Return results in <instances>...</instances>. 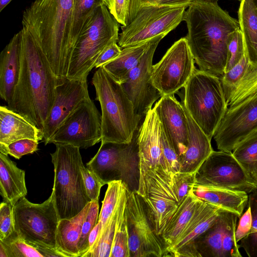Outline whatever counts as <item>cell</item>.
I'll return each mask as SVG.
<instances>
[{"instance_id": "cell-1", "label": "cell", "mask_w": 257, "mask_h": 257, "mask_svg": "<svg viewBox=\"0 0 257 257\" xmlns=\"http://www.w3.org/2000/svg\"><path fill=\"white\" fill-rule=\"evenodd\" d=\"M183 21L188 30L185 37L199 69L220 78L226 63L228 40L240 28L238 21L217 2L203 1L190 4Z\"/></svg>"}, {"instance_id": "cell-2", "label": "cell", "mask_w": 257, "mask_h": 257, "mask_svg": "<svg viewBox=\"0 0 257 257\" xmlns=\"http://www.w3.org/2000/svg\"><path fill=\"white\" fill-rule=\"evenodd\" d=\"M75 1L34 0L23 14V27L46 57L58 85L67 78L73 49L71 27Z\"/></svg>"}, {"instance_id": "cell-3", "label": "cell", "mask_w": 257, "mask_h": 257, "mask_svg": "<svg viewBox=\"0 0 257 257\" xmlns=\"http://www.w3.org/2000/svg\"><path fill=\"white\" fill-rule=\"evenodd\" d=\"M21 33V70L8 107L29 119L42 132L58 85L46 57L29 32Z\"/></svg>"}, {"instance_id": "cell-4", "label": "cell", "mask_w": 257, "mask_h": 257, "mask_svg": "<svg viewBox=\"0 0 257 257\" xmlns=\"http://www.w3.org/2000/svg\"><path fill=\"white\" fill-rule=\"evenodd\" d=\"M92 83L101 109V143L129 144L141 121L121 84L103 68L95 72Z\"/></svg>"}, {"instance_id": "cell-5", "label": "cell", "mask_w": 257, "mask_h": 257, "mask_svg": "<svg viewBox=\"0 0 257 257\" xmlns=\"http://www.w3.org/2000/svg\"><path fill=\"white\" fill-rule=\"evenodd\" d=\"M50 154L54 167L51 195L59 220L77 215L90 202L82 175L80 148L70 145L55 144Z\"/></svg>"}, {"instance_id": "cell-6", "label": "cell", "mask_w": 257, "mask_h": 257, "mask_svg": "<svg viewBox=\"0 0 257 257\" xmlns=\"http://www.w3.org/2000/svg\"><path fill=\"white\" fill-rule=\"evenodd\" d=\"M119 24L104 5L88 21L72 51L67 78L87 79L98 58L110 44L117 43Z\"/></svg>"}, {"instance_id": "cell-7", "label": "cell", "mask_w": 257, "mask_h": 257, "mask_svg": "<svg viewBox=\"0 0 257 257\" xmlns=\"http://www.w3.org/2000/svg\"><path fill=\"white\" fill-rule=\"evenodd\" d=\"M184 88L185 108L211 140L228 108L220 77L196 69Z\"/></svg>"}, {"instance_id": "cell-8", "label": "cell", "mask_w": 257, "mask_h": 257, "mask_svg": "<svg viewBox=\"0 0 257 257\" xmlns=\"http://www.w3.org/2000/svg\"><path fill=\"white\" fill-rule=\"evenodd\" d=\"M138 133V130L129 144L101 143L95 155L86 163L104 185L121 180L130 191L138 192L140 179Z\"/></svg>"}, {"instance_id": "cell-9", "label": "cell", "mask_w": 257, "mask_h": 257, "mask_svg": "<svg viewBox=\"0 0 257 257\" xmlns=\"http://www.w3.org/2000/svg\"><path fill=\"white\" fill-rule=\"evenodd\" d=\"M13 212L15 228L21 238L33 246L56 250L59 219L51 194L41 204L32 203L24 197L14 206Z\"/></svg>"}, {"instance_id": "cell-10", "label": "cell", "mask_w": 257, "mask_h": 257, "mask_svg": "<svg viewBox=\"0 0 257 257\" xmlns=\"http://www.w3.org/2000/svg\"><path fill=\"white\" fill-rule=\"evenodd\" d=\"M188 6L141 5L132 20L121 27L118 44L121 48L167 35L183 21Z\"/></svg>"}, {"instance_id": "cell-11", "label": "cell", "mask_w": 257, "mask_h": 257, "mask_svg": "<svg viewBox=\"0 0 257 257\" xmlns=\"http://www.w3.org/2000/svg\"><path fill=\"white\" fill-rule=\"evenodd\" d=\"M138 193L145 203L152 224L161 237L180 204L172 176L161 166L149 169L140 177Z\"/></svg>"}, {"instance_id": "cell-12", "label": "cell", "mask_w": 257, "mask_h": 257, "mask_svg": "<svg viewBox=\"0 0 257 257\" xmlns=\"http://www.w3.org/2000/svg\"><path fill=\"white\" fill-rule=\"evenodd\" d=\"M125 215L131 257L166 256V246L152 224L137 191L128 189Z\"/></svg>"}, {"instance_id": "cell-13", "label": "cell", "mask_w": 257, "mask_h": 257, "mask_svg": "<svg viewBox=\"0 0 257 257\" xmlns=\"http://www.w3.org/2000/svg\"><path fill=\"white\" fill-rule=\"evenodd\" d=\"M195 61L185 37L176 41L162 59L153 65L151 79L162 96L174 95L185 85L195 69Z\"/></svg>"}, {"instance_id": "cell-14", "label": "cell", "mask_w": 257, "mask_h": 257, "mask_svg": "<svg viewBox=\"0 0 257 257\" xmlns=\"http://www.w3.org/2000/svg\"><path fill=\"white\" fill-rule=\"evenodd\" d=\"M195 185L250 193L257 190L232 152L213 151L196 172Z\"/></svg>"}, {"instance_id": "cell-15", "label": "cell", "mask_w": 257, "mask_h": 257, "mask_svg": "<svg viewBox=\"0 0 257 257\" xmlns=\"http://www.w3.org/2000/svg\"><path fill=\"white\" fill-rule=\"evenodd\" d=\"M101 141V114L90 98L63 122L45 145L53 143L87 149Z\"/></svg>"}, {"instance_id": "cell-16", "label": "cell", "mask_w": 257, "mask_h": 257, "mask_svg": "<svg viewBox=\"0 0 257 257\" xmlns=\"http://www.w3.org/2000/svg\"><path fill=\"white\" fill-rule=\"evenodd\" d=\"M166 35L161 34L155 38L139 64L121 83L133 103L135 114L140 120L145 117L154 103L162 97L159 91L153 84L151 73L155 52L161 40Z\"/></svg>"}, {"instance_id": "cell-17", "label": "cell", "mask_w": 257, "mask_h": 257, "mask_svg": "<svg viewBox=\"0 0 257 257\" xmlns=\"http://www.w3.org/2000/svg\"><path fill=\"white\" fill-rule=\"evenodd\" d=\"M257 131V95L228 107L213 138L217 149L232 152L243 140Z\"/></svg>"}, {"instance_id": "cell-18", "label": "cell", "mask_w": 257, "mask_h": 257, "mask_svg": "<svg viewBox=\"0 0 257 257\" xmlns=\"http://www.w3.org/2000/svg\"><path fill=\"white\" fill-rule=\"evenodd\" d=\"M89 98L87 79L66 78L56 87L54 103L44 124L45 145L77 107Z\"/></svg>"}, {"instance_id": "cell-19", "label": "cell", "mask_w": 257, "mask_h": 257, "mask_svg": "<svg viewBox=\"0 0 257 257\" xmlns=\"http://www.w3.org/2000/svg\"><path fill=\"white\" fill-rule=\"evenodd\" d=\"M153 108L163 130L181 160L189 140L188 119L183 103L178 101L174 95L162 96Z\"/></svg>"}, {"instance_id": "cell-20", "label": "cell", "mask_w": 257, "mask_h": 257, "mask_svg": "<svg viewBox=\"0 0 257 257\" xmlns=\"http://www.w3.org/2000/svg\"><path fill=\"white\" fill-rule=\"evenodd\" d=\"M161 133L159 117L154 108H151L138 129L140 177L148 169L158 166L167 171L162 152Z\"/></svg>"}, {"instance_id": "cell-21", "label": "cell", "mask_w": 257, "mask_h": 257, "mask_svg": "<svg viewBox=\"0 0 257 257\" xmlns=\"http://www.w3.org/2000/svg\"><path fill=\"white\" fill-rule=\"evenodd\" d=\"M221 209L202 200L181 235L168 250L167 256L199 257L193 243L215 222Z\"/></svg>"}, {"instance_id": "cell-22", "label": "cell", "mask_w": 257, "mask_h": 257, "mask_svg": "<svg viewBox=\"0 0 257 257\" xmlns=\"http://www.w3.org/2000/svg\"><path fill=\"white\" fill-rule=\"evenodd\" d=\"M21 70V33L15 34L0 55V96L9 104L13 96Z\"/></svg>"}, {"instance_id": "cell-23", "label": "cell", "mask_w": 257, "mask_h": 257, "mask_svg": "<svg viewBox=\"0 0 257 257\" xmlns=\"http://www.w3.org/2000/svg\"><path fill=\"white\" fill-rule=\"evenodd\" d=\"M25 139L39 142L43 139V132L22 114L8 106H1L0 145Z\"/></svg>"}, {"instance_id": "cell-24", "label": "cell", "mask_w": 257, "mask_h": 257, "mask_svg": "<svg viewBox=\"0 0 257 257\" xmlns=\"http://www.w3.org/2000/svg\"><path fill=\"white\" fill-rule=\"evenodd\" d=\"M186 112L188 122L189 140L186 151L181 160L180 172L193 173L196 172L213 150L211 140L186 110Z\"/></svg>"}, {"instance_id": "cell-25", "label": "cell", "mask_w": 257, "mask_h": 257, "mask_svg": "<svg viewBox=\"0 0 257 257\" xmlns=\"http://www.w3.org/2000/svg\"><path fill=\"white\" fill-rule=\"evenodd\" d=\"M25 176V171L19 168L7 155L0 153V193L4 201L14 206L26 196Z\"/></svg>"}, {"instance_id": "cell-26", "label": "cell", "mask_w": 257, "mask_h": 257, "mask_svg": "<svg viewBox=\"0 0 257 257\" xmlns=\"http://www.w3.org/2000/svg\"><path fill=\"white\" fill-rule=\"evenodd\" d=\"M90 202L77 215L59 220L56 237L57 251L63 257H79L78 243L83 222L89 210Z\"/></svg>"}, {"instance_id": "cell-27", "label": "cell", "mask_w": 257, "mask_h": 257, "mask_svg": "<svg viewBox=\"0 0 257 257\" xmlns=\"http://www.w3.org/2000/svg\"><path fill=\"white\" fill-rule=\"evenodd\" d=\"M192 192L199 199L234 212L239 218L248 202V193L242 191L194 185Z\"/></svg>"}, {"instance_id": "cell-28", "label": "cell", "mask_w": 257, "mask_h": 257, "mask_svg": "<svg viewBox=\"0 0 257 257\" xmlns=\"http://www.w3.org/2000/svg\"><path fill=\"white\" fill-rule=\"evenodd\" d=\"M232 213L221 209L215 222L194 241L199 257H223V238Z\"/></svg>"}, {"instance_id": "cell-29", "label": "cell", "mask_w": 257, "mask_h": 257, "mask_svg": "<svg viewBox=\"0 0 257 257\" xmlns=\"http://www.w3.org/2000/svg\"><path fill=\"white\" fill-rule=\"evenodd\" d=\"M201 201L192 190L179 204L177 211L161 234L166 246V256L168 250L185 229Z\"/></svg>"}, {"instance_id": "cell-30", "label": "cell", "mask_w": 257, "mask_h": 257, "mask_svg": "<svg viewBox=\"0 0 257 257\" xmlns=\"http://www.w3.org/2000/svg\"><path fill=\"white\" fill-rule=\"evenodd\" d=\"M248 65L257 66V7L253 0H241L238 11Z\"/></svg>"}, {"instance_id": "cell-31", "label": "cell", "mask_w": 257, "mask_h": 257, "mask_svg": "<svg viewBox=\"0 0 257 257\" xmlns=\"http://www.w3.org/2000/svg\"><path fill=\"white\" fill-rule=\"evenodd\" d=\"M155 37L122 48L121 53L115 59L102 67L115 81L122 83L129 73L139 64Z\"/></svg>"}, {"instance_id": "cell-32", "label": "cell", "mask_w": 257, "mask_h": 257, "mask_svg": "<svg viewBox=\"0 0 257 257\" xmlns=\"http://www.w3.org/2000/svg\"><path fill=\"white\" fill-rule=\"evenodd\" d=\"M128 188L123 182L117 206L115 233L110 257H131L125 215V205Z\"/></svg>"}, {"instance_id": "cell-33", "label": "cell", "mask_w": 257, "mask_h": 257, "mask_svg": "<svg viewBox=\"0 0 257 257\" xmlns=\"http://www.w3.org/2000/svg\"><path fill=\"white\" fill-rule=\"evenodd\" d=\"M232 153L251 182L257 187V131L240 142Z\"/></svg>"}, {"instance_id": "cell-34", "label": "cell", "mask_w": 257, "mask_h": 257, "mask_svg": "<svg viewBox=\"0 0 257 257\" xmlns=\"http://www.w3.org/2000/svg\"><path fill=\"white\" fill-rule=\"evenodd\" d=\"M257 95V66L248 67L239 82L226 98L228 107H231Z\"/></svg>"}, {"instance_id": "cell-35", "label": "cell", "mask_w": 257, "mask_h": 257, "mask_svg": "<svg viewBox=\"0 0 257 257\" xmlns=\"http://www.w3.org/2000/svg\"><path fill=\"white\" fill-rule=\"evenodd\" d=\"M103 4V0H75L71 27L73 48L88 21Z\"/></svg>"}, {"instance_id": "cell-36", "label": "cell", "mask_w": 257, "mask_h": 257, "mask_svg": "<svg viewBox=\"0 0 257 257\" xmlns=\"http://www.w3.org/2000/svg\"><path fill=\"white\" fill-rule=\"evenodd\" d=\"M122 185L123 182L121 180L113 181L107 184V190L102 202V207L98 217V221L102 224L101 231L105 227L117 207Z\"/></svg>"}, {"instance_id": "cell-37", "label": "cell", "mask_w": 257, "mask_h": 257, "mask_svg": "<svg viewBox=\"0 0 257 257\" xmlns=\"http://www.w3.org/2000/svg\"><path fill=\"white\" fill-rule=\"evenodd\" d=\"M118 206V205H117ZM117 207L104 229L95 245L84 257H110L117 219Z\"/></svg>"}, {"instance_id": "cell-38", "label": "cell", "mask_w": 257, "mask_h": 257, "mask_svg": "<svg viewBox=\"0 0 257 257\" xmlns=\"http://www.w3.org/2000/svg\"><path fill=\"white\" fill-rule=\"evenodd\" d=\"M8 257H43L34 246L21 238L16 230L4 239H0Z\"/></svg>"}, {"instance_id": "cell-39", "label": "cell", "mask_w": 257, "mask_h": 257, "mask_svg": "<svg viewBox=\"0 0 257 257\" xmlns=\"http://www.w3.org/2000/svg\"><path fill=\"white\" fill-rule=\"evenodd\" d=\"M251 213V227L248 234L241 239L238 247L249 257H257V190L249 193L248 202Z\"/></svg>"}, {"instance_id": "cell-40", "label": "cell", "mask_w": 257, "mask_h": 257, "mask_svg": "<svg viewBox=\"0 0 257 257\" xmlns=\"http://www.w3.org/2000/svg\"><path fill=\"white\" fill-rule=\"evenodd\" d=\"M98 201H91L89 210L83 222L78 243L80 256H83L89 250L88 236L92 229L98 222Z\"/></svg>"}, {"instance_id": "cell-41", "label": "cell", "mask_w": 257, "mask_h": 257, "mask_svg": "<svg viewBox=\"0 0 257 257\" xmlns=\"http://www.w3.org/2000/svg\"><path fill=\"white\" fill-rule=\"evenodd\" d=\"M227 60L224 72L237 64L244 55L246 49L240 28L232 32L227 44Z\"/></svg>"}, {"instance_id": "cell-42", "label": "cell", "mask_w": 257, "mask_h": 257, "mask_svg": "<svg viewBox=\"0 0 257 257\" xmlns=\"http://www.w3.org/2000/svg\"><path fill=\"white\" fill-rule=\"evenodd\" d=\"M248 65V58L245 51L240 60L232 68L224 72L220 78L226 98L243 77Z\"/></svg>"}, {"instance_id": "cell-43", "label": "cell", "mask_w": 257, "mask_h": 257, "mask_svg": "<svg viewBox=\"0 0 257 257\" xmlns=\"http://www.w3.org/2000/svg\"><path fill=\"white\" fill-rule=\"evenodd\" d=\"M240 218L232 212L227 223L222 241L223 257H241L238 244L235 240V233L237 219Z\"/></svg>"}, {"instance_id": "cell-44", "label": "cell", "mask_w": 257, "mask_h": 257, "mask_svg": "<svg viewBox=\"0 0 257 257\" xmlns=\"http://www.w3.org/2000/svg\"><path fill=\"white\" fill-rule=\"evenodd\" d=\"M38 143L39 142L31 139H22L7 146L0 145V153L19 159L23 155L37 151Z\"/></svg>"}, {"instance_id": "cell-45", "label": "cell", "mask_w": 257, "mask_h": 257, "mask_svg": "<svg viewBox=\"0 0 257 257\" xmlns=\"http://www.w3.org/2000/svg\"><path fill=\"white\" fill-rule=\"evenodd\" d=\"M161 142L162 152L166 163L167 171L173 176L175 173L180 172L181 160L174 147L168 139L162 128Z\"/></svg>"}, {"instance_id": "cell-46", "label": "cell", "mask_w": 257, "mask_h": 257, "mask_svg": "<svg viewBox=\"0 0 257 257\" xmlns=\"http://www.w3.org/2000/svg\"><path fill=\"white\" fill-rule=\"evenodd\" d=\"M196 172H179L172 176L173 186L179 202L192 190L195 183Z\"/></svg>"}, {"instance_id": "cell-47", "label": "cell", "mask_w": 257, "mask_h": 257, "mask_svg": "<svg viewBox=\"0 0 257 257\" xmlns=\"http://www.w3.org/2000/svg\"><path fill=\"white\" fill-rule=\"evenodd\" d=\"M130 0H103V4L116 21L126 26L129 21Z\"/></svg>"}, {"instance_id": "cell-48", "label": "cell", "mask_w": 257, "mask_h": 257, "mask_svg": "<svg viewBox=\"0 0 257 257\" xmlns=\"http://www.w3.org/2000/svg\"><path fill=\"white\" fill-rule=\"evenodd\" d=\"M80 170L87 192L91 201H98L100 189L104 185L96 176L88 168H86L82 162Z\"/></svg>"}, {"instance_id": "cell-49", "label": "cell", "mask_w": 257, "mask_h": 257, "mask_svg": "<svg viewBox=\"0 0 257 257\" xmlns=\"http://www.w3.org/2000/svg\"><path fill=\"white\" fill-rule=\"evenodd\" d=\"M13 207L5 201L0 205V239H4L15 230Z\"/></svg>"}, {"instance_id": "cell-50", "label": "cell", "mask_w": 257, "mask_h": 257, "mask_svg": "<svg viewBox=\"0 0 257 257\" xmlns=\"http://www.w3.org/2000/svg\"><path fill=\"white\" fill-rule=\"evenodd\" d=\"M251 213L250 209L248 206L246 211L240 217L238 224L236 228L235 237L237 242L248 234L251 227Z\"/></svg>"}, {"instance_id": "cell-51", "label": "cell", "mask_w": 257, "mask_h": 257, "mask_svg": "<svg viewBox=\"0 0 257 257\" xmlns=\"http://www.w3.org/2000/svg\"><path fill=\"white\" fill-rule=\"evenodd\" d=\"M121 51V49L117 43L110 44L104 49L98 58L95 64V68H98L114 60L120 54Z\"/></svg>"}, {"instance_id": "cell-52", "label": "cell", "mask_w": 257, "mask_h": 257, "mask_svg": "<svg viewBox=\"0 0 257 257\" xmlns=\"http://www.w3.org/2000/svg\"><path fill=\"white\" fill-rule=\"evenodd\" d=\"M101 229L102 224L100 221H98L97 224L93 227L89 233L88 238L89 250L87 253L91 250L95 245L100 236Z\"/></svg>"}, {"instance_id": "cell-53", "label": "cell", "mask_w": 257, "mask_h": 257, "mask_svg": "<svg viewBox=\"0 0 257 257\" xmlns=\"http://www.w3.org/2000/svg\"><path fill=\"white\" fill-rule=\"evenodd\" d=\"M195 1H203L206 2H217L218 0H165L160 5L182 6H189L191 3Z\"/></svg>"}, {"instance_id": "cell-54", "label": "cell", "mask_w": 257, "mask_h": 257, "mask_svg": "<svg viewBox=\"0 0 257 257\" xmlns=\"http://www.w3.org/2000/svg\"><path fill=\"white\" fill-rule=\"evenodd\" d=\"M140 1L141 0H130V16L128 23H130L132 20V19L136 15L138 9Z\"/></svg>"}, {"instance_id": "cell-55", "label": "cell", "mask_w": 257, "mask_h": 257, "mask_svg": "<svg viewBox=\"0 0 257 257\" xmlns=\"http://www.w3.org/2000/svg\"><path fill=\"white\" fill-rule=\"evenodd\" d=\"M165 0H141L139 3L138 9L141 5H160Z\"/></svg>"}, {"instance_id": "cell-56", "label": "cell", "mask_w": 257, "mask_h": 257, "mask_svg": "<svg viewBox=\"0 0 257 257\" xmlns=\"http://www.w3.org/2000/svg\"><path fill=\"white\" fill-rule=\"evenodd\" d=\"M12 0H0V12H1Z\"/></svg>"}, {"instance_id": "cell-57", "label": "cell", "mask_w": 257, "mask_h": 257, "mask_svg": "<svg viewBox=\"0 0 257 257\" xmlns=\"http://www.w3.org/2000/svg\"><path fill=\"white\" fill-rule=\"evenodd\" d=\"M0 257H8L6 250L2 243L0 242Z\"/></svg>"}, {"instance_id": "cell-58", "label": "cell", "mask_w": 257, "mask_h": 257, "mask_svg": "<svg viewBox=\"0 0 257 257\" xmlns=\"http://www.w3.org/2000/svg\"><path fill=\"white\" fill-rule=\"evenodd\" d=\"M253 2L257 7V0H253Z\"/></svg>"}, {"instance_id": "cell-59", "label": "cell", "mask_w": 257, "mask_h": 257, "mask_svg": "<svg viewBox=\"0 0 257 257\" xmlns=\"http://www.w3.org/2000/svg\"><path fill=\"white\" fill-rule=\"evenodd\" d=\"M237 1H238L240 2L241 0H237Z\"/></svg>"}]
</instances>
